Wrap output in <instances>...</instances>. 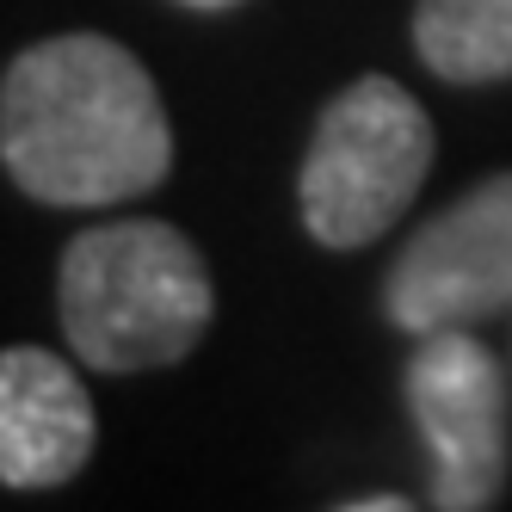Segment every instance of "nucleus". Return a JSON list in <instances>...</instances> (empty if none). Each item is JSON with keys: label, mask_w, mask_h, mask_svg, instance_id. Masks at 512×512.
Segmentation results:
<instances>
[{"label": "nucleus", "mask_w": 512, "mask_h": 512, "mask_svg": "<svg viewBox=\"0 0 512 512\" xmlns=\"http://www.w3.org/2000/svg\"><path fill=\"white\" fill-rule=\"evenodd\" d=\"M414 44L432 75L482 87L512 75V0H420Z\"/></svg>", "instance_id": "0eeeda50"}, {"label": "nucleus", "mask_w": 512, "mask_h": 512, "mask_svg": "<svg viewBox=\"0 0 512 512\" xmlns=\"http://www.w3.org/2000/svg\"><path fill=\"white\" fill-rule=\"evenodd\" d=\"M401 383H408V414L432 451V506H494L512 469L506 364L469 327H445V334H420Z\"/></svg>", "instance_id": "20e7f679"}, {"label": "nucleus", "mask_w": 512, "mask_h": 512, "mask_svg": "<svg viewBox=\"0 0 512 512\" xmlns=\"http://www.w3.org/2000/svg\"><path fill=\"white\" fill-rule=\"evenodd\" d=\"M512 309V173L469 186L420 223L383 278V315L401 334H445Z\"/></svg>", "instance_id": "39448f33"}, {"label": "nucleus", "mask_w": 512, "mask_h": 512, "mask_svg": "<svg viewBox=\"0 0 512 512\" xmlns=\"http://www.w3.org/2000/svg\"><path fill=\"white\" fill-rule=\"evenodd\" d=\"M186 7H235V0H186Z\"/></svg>", "instance_id": "1a4fd4ad"}, {"label": "nucleus", "mask_w": 512, "mask_h": 512, "mask_svg": "<svg viewBox=\"0 0 512 512\" xmlns=\"http://www.w3.org/2000/svg\"><path fill=\"white\" fill-rule=\"evenodd\" d=\"M0 161L38 204H124L173 167L161 93L124 44L68 31L13 56L0 81Z\"/></svg>", "instance_id": "f257e3e1"}, {"label": "nucleus", "mask_w": 512, "mask_h": 512, "mask_svg": "<svg viewBox=\"0 0 512 512\" xmlns=\"http://www.w3.org/2000/svg\"><path fill=\"white\" fill-rule=\"evenodd\" d=\"M62 334L93 371H161L179 364L216 315L204 253L173 223H99L68 241L62 278Z\"/></svg>", "instance_id": "f03ea898"}, {"label": "nucleus", "mask_w": 512, "mask_h": 512, "mask_svg": "<svg viewBox=\"0 0 512 512\" xmlns=\"http://www.w3.org/2000/svg\"><path fill=\"white\" fill-rule=\"evenodd\" d=\"M93 401L68 358L44 346L0 352V482L7 488H62L93 457Z\"/></svg>", "instance_id": "423d86ee"}, {"label": "nucleus", "mask_w": 512, "mask_h": 512, "mask_svg": "<svg viewBox=\"0 0 512 512\" xmlns=\"http://www.w3.org/2000/svg\"><path fill=\"white\" fill-rule=\"evenodd\" d=\"M414 500H401V494H358L346 500V512H408Z\"/></svg>", "instance_id": "6e6552de"}, {"label": "nucleus", "mask_w": 512, "mask_h": 512, "mask_svg": "<svg viewBox=\"0 0 512 512\" xmlns=\"http://www.w3.org/2000/svg\"><path fill=\"white\" fill-rule=\"evenodd\" d=\"M432 167V118L426 105L389 81L364 75L321 112L303 155V229L321 247H371L395 229Z\"/></svg>", "instance_id": "7ed1b4c3"}]
</instances>
